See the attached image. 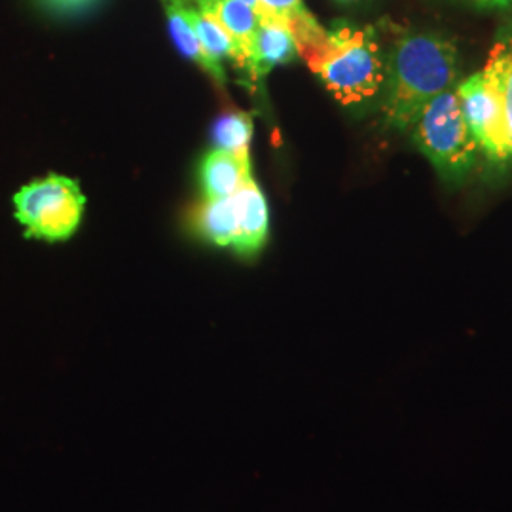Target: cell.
<instances>
[{
  "label": "cell",
  "instance_id": "cell-1",
  "mask_svg": "<svg viewBox=\"0 0 512 512\" xmlns=\"http://www.w3.org/2000/svg\"><path fill=\"white\" fill-rule=\"evenodd\" d=\"M459 76L456 44L435 33L401 31L385 54L382 114L385 126L410 131L440 93L454 88Z\"/></svg>",
  "mask_w": 512,
  "mask_h": 512
},
{
  "label": "cell",
  "instance_id": "cell-2",
  "mask_svg": "<svg viewBox=\"0 0 512 512\" xmlns=\"http://www.w3.org/2000/svg\"><path fill=\"white\" fill-rule=\"evenodd\" d=\"M302 59L346 107L361 105L384 88L385 52L374 27L336 23Z\"/></svg>",
  "mask_w": 512,
  "mask_h": 512
},
{
  "label": "cell",
  "instance_id": "cell-3",
  "mask_svg": "<svg viewBox=\"0 0 512 512\" xmlns=\"http://www.w3.org/2000/svg\"><path fill=\"white\" fill-rule=\"evenodd\" d=\"M410 131L416 147L446 183H463L473 173L482 152L463 118L456 88L440 93L421 110Z\"/></svg>",
  "mask_w": 512,
  "mask_h": 512
},
{
  "label": "cell",
  "instance_id": "cell-4",
  "mask_svg": "<svg viewBox=\"0 0 512 512\" xmlns=\"http://www.w3.org/2000/svg\"><path fill=\"white\" fill-rule=\"evenodd\" d=\"M14 205L16 219L25 226L27 238L61 241L71 238L78 228L86 198L73 179L50 175L23 186Z\"/></svg>",
  "mask_w": 512,
  "mask_h": 512
},
{
  "label": "cell",
  "instance_id": "cell-5",
  "mask_svg": "<svg viewBox=\"0 0 512 512\" xmlns=\"http://www.w3.org/2000/svg\"><path fill=\"white\" fill-rule=\"evenodd\" d=\"M459 105L467 126L492 164L511 162L503 109L492 82L482 73H475L456 88Z\"/></svg>",
  "mask_w": 512,
  "mask_h": 512
},
{
  "label": "cell",
  "instance_id": "cell-6",
  "mask_svg": "<svg viewBox=\"0 0 512 512\" xmlns=\"http://www.w3.org/2000/svg\"><path fill=\"white\" fill-rule=\"evenodd\" d=\"M258 19L260 25L256 29L247 61V73L253 80L266 76L277 65L291 63L298 55L296 42L285 19L274 16H258Z\"/></svg>",
  "mask_w": 512,
  "mask_h": 512
},
{
  "label": "cell",
  "instance_id": "cell-7",
  "mask_svg": "<svg viewBox=\"0 0 512 512\" xmlns=\"http://www.w3.org/2000/svg\"><path fill=\"white\" fill-rule=\"evenodd\" d=\"M200 179L205 200L234 196L253 179L249 154H232L215 148L203 160Z\"/></svg>",
  "mask_w": 512,
  "mask_h": 512
},
{
  "label": "cell",
  "instance_id": "cell-8",
  "mask_svg": "<svg viewBox=\"0 0 512 512\" xmlns=\"http://www.w3.org/2000/svg\"><path fill=\"white\" fill-rule=\"evenodd\" d=\"M164 2L165 16H167V25L169 33L175 42V46L181 50L184 57L194 61L202 71L209 74L220 86L224 84V71L222 63H217L211 59L207 52L203 50L202 42L196 35V29L190 19V8L184 0H162Z\"/></svg>",
  "mask_w": 512,
  "mask_h": 512
},
{
  "label": "cell",
  "instance_id": "cell-9",
  "mask_svg": "<svg viewBox=\"0 0 512 512\" xmlns=\"http://www.w3.org/2000/svg\"><path fill=\"white\" fill-rule=\"evenodd\" d=\"M241 222L239 192L222 200H205L196 211L194 224L203 238L222 247H236Z\"/></svg>",
  "mask_w": 512,
  "mask_h": 512
},
{
  "label": "cell",
  "instance_id": "cell-10",
  "mask_svg": "<svg viewBox=\"0 0 512 512\" xmlns=\"http://www.w3.org/2000/svg\"><path fill=\"white\" fill-rule=\"evenodd\" d=\"M239 200L241 222L234 249L241 255H256L268 238V205L253 179L239 190Z\"/></svg>",
  "mask_w": 512,
  "mask_h": 512
},
{
  "label": "cell",
  "instance_id": "cell-11",
  "mask_svg": "<svg viewBox=\"0 0 512 512\" xmlns=\"http://www.w3.org/2000/svg\"><path fill=\"white\" fill-rule=\"evenodd\" d=\"M480 73L492 82L499 95L512 162V29L495 40L486 65Z\"/></svg>",
  "mask_w": 512,
  "mask_h": 512
},
{
  "label": "cell",
  "instance_id": "cell-12",
  "mask_svg": "<svg viewBox=\"0 0 512 512\" xmlns=\"http://www.w3.org/2000/svg\"><path fill=\"white\" fill-rule=\"evenodd\" d=\"M194 2L200 8V12L217 19L220 25L236 38V42L249 61V50H251L256 29L260 25V19L255 10L243 4L241 0H194Z\"/></svg>",
  "mask_w": 512,
  "mask_h": 512
},
{
  "label": "cell",
  "instance_id": "cell-13",
  "mask_svg": "<svg viewBox=\"0 0 512 512\" xmlns=\"http://www.w3.org/2000/svg\"><path fill=\"white\" fill-rule=\"evenodd\" d=\"M190 19L196 29V35L202 42L203 50L211 59L220 63L222 59H230L239 69H247V55L241 50L236 38L232 37L217 19L203 14L200 10L190 8Z\"/></svg>",
  "mask_w": 512,
  "mask_h": 512
},
{
  "label": "cell",
  "instance_id": "cell-14",
  "mask_svg": "<svg viewBox=\"0 0 512 512\" xmlns=\"http://www.w3.org/2000/svg\"><path fill=\"white\" fill-rule=\"evenodd\" d=\"M253 137V118L247 112H226L215 122L213 143L217 150L232 154H249Z\"/></svg>",
  "mask_w": 512,
  "mask_h": 512
},
{
  "label": "cell",
  "instance_id": "cell-15",
  "mask_svg": "<svg viewBox=\"0 0 512 512\" xmlns=\"http://www.w3.org/2000/svg\"><path fill=\"white\" fill-rule=\"evenodd\" d=\"M260 10L258 16H274V18L287 19L296 10L304 8L302 0H258Z\"/></svg>",
  "mask_w": 512,
  "mask_h": 512
},
{
  "label": "cell",
  "instance_id": "cell-16",
  "mask_svg": "<svg viewBox=\"0 0 512 512\" xmlns=\"http://www.w3.org/2000/svg\"><path fill=\"white\" fill-rule=\"evenodd\" d=\"M40 2L57 12H78L88 8L95 0H40Z\"/></svg>",
  "mask_w": 512,
  "mask_h": 512
},
{
  "label": "cell",
  "instance_id": "cell-17",
  "mask_svg": "<svg viewBox=\"0 0 512 512\" xmlns=\"http://www.w3.org/2000/svg\"><path fill=\"white\" fill-rule=\"evenodd\" d=\"M461 2H467V4H473L476 8H482V10H495V8H507L511 6L512 0H461Z\"/></svg>",
  "mask_w": 512,
  "mask_h": 512
},
{
  "label": "cell",
  "instance_id": "cell-18",
  "mask_svg": "<svg viewBox=\"0 0 512 512\" xmlns=\"http://www.w3.org/2000/svg\"><path fill=\"white\" fill-rule=\"evenodd\" d=\"M241 2L247 4V6H251L256 14H258V10H260V2H258V0H241Z\"/></svg>",
  "mask_w": 512,
  "mask_h": 512
},
{
  "label": "cell",
  "instance_id": "cell-19",
  "mask_svg": "<svg viewBox=\"0 0 512 512\" xmlns=\"http://www.w3.org/2000/svg\"><path fill=\"white\" fill-rule=\"evenodd\" d=\"M340 2H348V0H340Z\"/></svg>",
  "mask_w": 512,
  "mask_h": 512
},
{
  "label": "cell",
  "instance_id": "cell-20",
  "mask_svg": "<svg viewBox=\"0 0 512 512\" xmlns=\"http://www.w3.org/2000/svg\"><path fill=\"white\" fill-rule=\"evenodd\" d=\"M184 2H186V4H188V0H184Z\"/></svg>",
  "mask_w": 512,
  "mask_h": 512
}]
</instances>
